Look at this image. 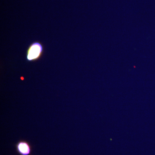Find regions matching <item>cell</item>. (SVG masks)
<instances>
[{"label":"cell","mask_w":155,"mask_h":155,"mask_svg":"<svg viewBox=\"0 0 155 155\" xmlns=\"http://www.w3.org/2000/svg\"><path fill=\"white\" fill-rule=\"evenodd\" d=\"M16 149L20 155H30L31 153V147L27 141L22 140L18 142L16 145Z\"/></svg>","instance_id":"2"},{"label":"cell","mask_w":155,"mask_h":155,"mask_svg":"<svg viewBox=\"0 0 155 155\" xmlns=\"http://www.w3.org/2000/svg\"><path fill=\"white\" fill-rule=\"evenodd\" d=\"M43 45L38 41L34 42L29 46L26 51V60L29 62H35L41 58L43 54Z\"/></svg>","instance_id":"1"}]
</instances>
